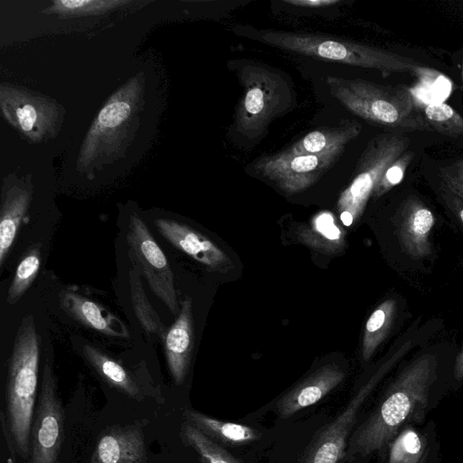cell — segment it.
Masks as SVG:
<instances>
[{"instance_id": "1", "label": "cell", "mask_w": 463, "mask_h": 463, "mask_svg": "<svg viewBox=\"0 0 463 463\" xmlns=\"http://www.w3.org/2000/svg\"><path fill=\"white\" fill-rule=\"evenodd\" d=\"M435 337L420 345L399 370L373 406L361 413L341 463L383 461L388 447L406 426L423 420L450 387L458 346Z\"/></svg>"}, {"instance_id": "2", "label": "cell", "mask_w": 463, "mask_h": 463, "mask_svg": "<svg viewBox=\"0 0 463 463\" xmlns=\"http://www.w3.org/2000/svg\"><path fill=\"white\" fill-rule=\"evenodd\" d=\"M40 337L33 317H23L12 347L5 386V418L18 456L31 457L36 407Z\"/></svg>"}, {"instance_id": "3", "label": "cell", "mask_w": 463, "mask_h": 463, "mask_svg": "<svg viewBox=\"0 0 463 463\" xmlns=\"http://www.w3.org/2000/svg\"><path fill=\"white\" fill-rule=\"evenodd\" d=\"M410 350L407 343L397 342L384 361L356 386L337 414L330 416L315 430L291 463H341L365 404L383 377L408 355Z\"/></svg>"}, {"instance_id": "4", "label": "cell", "mask_w": 463, "mask_h": 463, "mask_svg": "<svg viewBox=\"0 0 463 463\" xmlns=\"http://www.w3.org/2000/svg\"><path fill=\"white\" fill-rule=\"evenodd\" d=\"M326 83L334 98L367 121L406 130H432L404 88L334 76H328Z\"/></svg>"}, {"instance_id": "5", "label": "cell", "mask_w": 463, "mask_h": 463, "mask_svg": "<svg viewBox=\"0 0 463 463\" xmlns=\"http://www.w3.org/2000/svg\"><path fill=\"white\" fill-rule=\"evenodd\" d=\"M256 38L286 51L352 66L374 69L386 74L417 69V64L407 57L326 35L264 31L259 33Z\"/></svg>"}, {"instance_id": "6", "label": "cell", "mask_w": 463, "mask_h": 463, "mask_svg": "<svg viewBox=\"0 0 463 463\" xmlns=\"http://www.w3.org/2000/svg\"><path fill=\"white\" fill-rule=\"evenodd\" d=\"M238 74L243 94L235 114V129L256 138L275 117L290 107L293 91L279 71L263 64H244Z\"/></svg>"}, {"instance_id": "7", "label": "cell", "mask_w": 463, "mask_h": 463, "mask_svg": "<svg viewBox=\"0 0 463 463\" xmlns=\"http://www.w3.org/2000/svg\"><path fill=\"white\" fill-rule=\"evenodd\" d=\"M435 224L433 211L418 195L402 200L391 221L393 257L402 272H427L434 264Z\"/></svg>"}, {"instance_id": "8", "label": "cell", "mask_w": 463, "mask_h": 463, "mask_svg": "<svg viewBox=\"0 0 463 463\" xmlns=\"http://www.w3.org/2000/svg\"><path fill=\"white\" fill-rule=\"evenodd\" d=\"M409 139L401 134H382L366 146L356 166V175L337 201L340 219L350 226L363 214L369 198L384 171L409 146Z\"/></svg>"}, {"instance_id": "9", "label": "cell", "mask_w": 463, "mask_h": 463, "mask_svg": "<svg viewBox=\"0 0 463 463\" xmlns=\"http://www.w3.org/2000/svg\"><path fill=\"white\" fill-rule=\"evenodd\" d=\"M64 411L52 361L46 358L31 433L29 463H58L64 438Z\"/></svg>"}, {"instance_id": "10", "label": "cell", "mask_w": 463, "mask_h": 463, "mask_svg": "<svg viewBox=\"0 0 463 463\" xmlns=\"http://www.w3.org/2000/svg\"><path fill=\"white\" fill-rule=\"evenodd\" d=\"M130 255L137 263L150 289L173 315L180 312L174 275L166 256L144 221L136 214L130 218L127 232Z\"/></svg>"}, {"instance_id": "11", "label": "cell", "mask_w": 463, "mask_h": 463, "mask_svg": "<svg viewBox=\"0 0 463 463\" xmlns=\"http://www.w3.org/2000/svg\"><path fill=\"white\" fill-rule=\"evenodd\" d=\"M184 420L190 422L216 443L239 452H250L264 458L276 441L280 424L261 425L257 420L229 421L206 415L199 411L184 409Z\"/></svg>"}, {"instance_id": "12", "label": "cell", "mask_w": 463, "mask_h": 463, "mask_svg": "<svg viewBox=\"0 0 463 463\" xmlns=\"http://www.w3.org/2000/svg\"><path fill=\"white\" fill-rule=\"evenodd\" d=\"M344 151L325 154H292L284 150L266 156L254 169L287 194L302 192L314 184Z\"/></svg>"}, {"instance_id": "13", "label": "cell", "mask_w": 463, "mask_h": 463, "mask_svg": "<svg viewBox=\"0 0 463 463\" xmlns=\"http://www.w3.org/2000/svg\"><path fill=\"white\" fill-rule=\"evenodd\" d=\"M345 377L346 371L339 364H323L249 417L256 419L270 411L276 416L275 421L293 420L336 389Z\"/></svg>"}, {"instance_id": "14", "label": "cell", "mask_w": 463, "mask_h": 463, "mask_svg": "<svg viewBox=\"0 0 463 463\" xmlns=\"http://www.w3.org/2000/svg\"><path fill=\"white\" fill-rule=\"evenodd\" d=\"M81 353L96 373L110 387L138 402L147 396L162 402L161 392L151 383L146 371L137 374L90 344H85Z\"/></svg>"}, {"instance_id": "15", "label": "cell", "mask_w": 463, "mask_h": 463, "mask_svg": "<svg viewBox=\"0 0 463 463\" xmlns=\"http://www.w3.org/2000/svg\"><path fill=\"white\" fill-rule=\"evenodd\" d=\"M145 420L115 425L98 438L90 463H146Z\"/></svg>"}, {"instance_id": "16", "label": "cell", "mask_w": 463, "mask_h": 463, "mask_svg": "<svg viewBox=\"0 0 463 463\" xmlns=\"http://www.w3.org/2000/svg\"><path fill=\"white\" fill-rule=\"evenodd\" d=\"M154 223L164 238L196 261L214 269L232 264L222 249L191 227L167 218L155 219Z\"/></svg>"}, {"instance_id": "17", "label": "cell", "mask_w": 463, "mask_h": 463, "mask_svg": "<svg viewBox=\"0 0 463 463\" xmlns=\"http://www.w3.org/2000/svg\"><path fill=\"white\" fill-rule=\"evenodd\" d=\"M170 374L176 385L184 383L189 372L194 347L192 300L186 296L180 312L163 340Z\"/></svg>"}, {"instance_id": "18", "label": "cell", "mask_w": 463, "mask_h": 463, "mask_svg": "<svg viewBox=\"0 0 463 463\" xmlns=\"http://www.w3.org/2000/svg\"><path fill=\"white\" fill-rule=\"evenodd\" d=\"M60 304L71 317L85 326L114 337H129L125 323L106 307L71 289L60 292Z\"/></svg>"}, {"instance_id": "19", "label": "cell", "mask_w": 463, "mask_h": 463, "mask_svg": "<svg viewBox=\"0 0 463 463\" xmlns=\"http://www.w3.org/2000/svg\"><path fill=\"white\" fill-rule=\"evenodd\" d=\"M31 199V191L22 185L14 184L4 190L0 216V267L7 259Z\"/></svg>"}, {"instance_id": "20", "label": "cell", "mask_w": 463, "mask_h": 463, "mask_svg": "<svg viewBox=\"0 0 463 463\" xmlns=\"http://www.w3.org/2000/svg\"><path fill=\"white\" fill-rule=\"evenodd\" d=\"M406 300L402 298H389L383 301L366 321L363 343L362 358L368 362L377 347L389 335L400 317H407Z\"/></svg>"}, {"instance_id": "21", "label": "cell", "mask_w": 463, "mask_h": 463, "mask_svg": "<svg viewBox=\"0 0 463 463\" xmlns=\"http://www.w3.org/2000/svg\"><path fill=\"white\" fill-rule=\"evenodd\" d=\"M179 437L186 447L197 454L201 463H260L259 455L227 449L186 420L181 425Z\"/></svg>"}, {"instance_id": "22", "label": "cell", "mask_w": 463, "mask_h": 463, "mask_svg": "<svg viewBox=\"0 0 463 463\" xmlns=\"http://www.w3.org/2000/svg\"><path fill=\"white\" fill-rule=\"evenodd\" d=\"M361 131L355 120H345L341 124L309 132L286 150L292 154H325L344 151L346 145Z\"/></svg>"}, {"instance_id": "23", "label": "cell", "mask_w": 463, "mask_h": 463, "mask_svg": "<svg viewBox=\"0 0 463 463\" xmlns=\"http://www.w3.org/2000/svg\"><path fill=\"white\" fill-rule=\"evenodd\" d=\"M133 111L130 94H124L122 90L115 95L101 109L90 128L84 146V155H93L101 139L116 134V131L130 118Z\"/></svg>"}, {"instance_id": "24", "label": "cell", "mask_w": 463, "mask_h": 463, "mask_svg": "<svg viewBox=\"0 0 463 463\" xmlns=\"http://www.w3.org/2000/svg\"><path fill=\"white\" fill-rule=\"evenodd\" d=\"M427 435L413 426L404 427L390 443L383 463H424L429 457Z\"/></svg>"}, {"instance_id": "25", "label": "cell", "mask_w": 463, "mask_h": 463, "mask_svg": "<svg viewBox=\"0 0 463 463\" xmlns=\"http://www.w3.org/2000/svg\"><path fill=\"white\" fill-rule=\"evenodd\" d=\"M298 238L313 249L335 252L344 246V233L329 212L317 214L307 228H301Z\"/></svg>"}, {"instance_id": "26", "label": "cell", "mask_w": 463, "mask_h": 463, "mask_svg": "<svg viewBox=\"0 0 463 463\" xmlns=\"http://www.w3.org/2000/svg\"><path fill=\"white\" fill-rule=\"evenodd\" d=\"M128 256L131 261L130 296L135 315L146 333L156 335L164 340L167 329L147 298L137 261L130 255Z\"/></svg>"}, {"instance_id": "27", "label": "cell", "mask_w": 463, "mask_h": 463, "mask_svg": "<svg viewBox=\"0 0 463 463\" xmlns=\"http://www.w3.org/2000/svg\"><path fill=\"white\" fill-rule=\"evenodd\" d=\"M2 107L8 119L28 136L36 137L45 121L43 103L27 96H6V100L2 99Z\"/></svg>"}, {"instance_id": "28", "label": "cell", "mask_w": 463, "mask_h": 463, "mask_svg": "<svg viewBox=\"0 0 463 463\" xmlns=\"http://www.w3.org/2000/svg\"><path fill=\"white\" fill-rule=\"evenodd\" d=\"M41 265V244L33 245L19 262L8 288L6 302L14 305L24 295L35 279Z\"/></svg>"}, {"instance_id": "29", "label": "cell", "mask_w": 463, "mask_h": 463, "mask_svg": "<svg viewBox=\"0 0 463 463\" xmlns=\"http://www.w3.org/2000/svg\"><path fill=\"white\" fill-rule=\"evenodd\" d=\"M423 112L432 129L452 137L463 136V118L449 105L429 103Z\"/></svg>"}, {"instance_id": "30", "label": "cell", "mask_w": 463, "mask_h": 463, "mask_svg": "<svg viewBox=\"0 0 463 463\" xmlns=\"http://www.w3.org/2000/svg\"><path fill=\"white\" fill-rule=\"evenodd\" d=\"M412 158L413 152L406 151L388 166L376 184L372 196L380 197L400 184Z\"/></svg>"}, {"instance_id": "31", "label": "cell", "mask_w": 463, "mask_h": 463, "mask_svg": "<svg viewBox=\"0 0 463 463\" xmlns=\"http://www.w3.org/2000/svg\"><path fill=\"white\" fill-rule=\"evenodd\" d=\"M124 4L119 1H54L51 9L60 14H85L107 10L117 5Z\"/></svg>"}, {"instance_id": "32", "label": "cell", "mask_w": 463, "mask_h": 463, "mask_svg": "<svg viewBox=\"0 0 463 463\" xmlns=\"http://www.w3.org/2000/svg\"><path fill=\"white\" fill-rule=\"evenodd\" d=\"M436 193L447 214L463 235V199L442 183H439Z\"/></svg>"}, {"instance_id": "33", "label": "cell", "mask_w": 463, "mask_h": 463, "mask_svg": "<svg viewBox=\"0 0 463 463\" xmlns=\"http://www.w3.org/2000/svg\"><path fill=\"white\" fill-rule=\"evenodd\" d=\"M443 184L463 199V160H459L441 170Z\"/></svg>"}, {"instance_id": "34", "label": "cell", "mask_w": 463, "mask_h": 463, "mask_svg": "<svg viewBox=\"0 0 463 463\" xmlns=\"http://www.w3.org/2000/svg\"><path fill=\"white\" fill-rule=\"evenodd\" d=\"M284 2L288 5L309 8L327 7L340 3L339 0H286Z\"/></svg>"}, {"instance_id": "35", "label": "cell", "mask_w": 463, "mask_h": 463, "mask_svg": "<svg viewBox=\"0 0 463 463\" xmlns=\"http://www.w3.org/2000/svg\"><path fill=\"white\" fill-rule=\"evenodd\" d=\"M454 377L457 384H459L463 382V344L461 348H459L455 367H454Z\"/></svg>"}, {"instance_id": "36", "label": "cell", "mask_w": 463, "mask_h": 463, "mask_svg": "<svg viewBox=\"0 0 463 463\" xmlns=\"http://www.w3.org/2000/svg\"><path fill=\"white\" fill-rule=\"evenodd\" d=\"M462 79H463V65H462Z\"/></svg>"}, {"instance_id": "37", "label": "cell", "mask_w": 463, "mask_h": 463, "mask_svg": "<svg viewBox=\"0 0 463 463\" xmlns=\"http://www.w3.org/2000/svg\"><path fill=\"white\" fill-rule=\"evenodd\" d=\"M424 463H429V462H428V460H427V461H426V462H424Z\"/></svg>"}]
</instances>
